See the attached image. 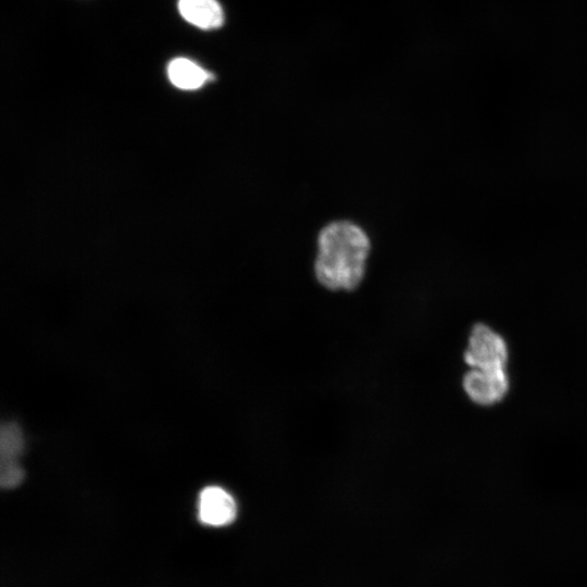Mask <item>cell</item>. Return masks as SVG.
<instances>
[{
    "instance_id": "1",
    "label": "cell",
    "mask_w": 587,
    "mask_h": 587,
    "mask_svg": "<svg viewBox=\"0 0 587 587\" xmlns=\"http://www.w3.org/2000/svg\"><path fill=\"white\" fill-rule=\"evenodd\" d=\"M315 275L332 290L354 289L363 278L370 239L358 225L337 221L326 225L317 238Z\"/></svg>"
},
{
    "instance_id": "2",
    "label": "cell",
    "mask_w": 587,
    "mask_h": 587,
    "mask_svg": "<svg viewBox=\"0 0 587 587\" xmlns=\"http://www.w3.org/2000/svg\"><path fill=\"white\" fill-rule=\"evenodd\" d=\"M463 359L472 369L502 370L507 367L509 348L498 332L484 323H477L470 332Z\"/></svg>"
},
{
    "instance_id": "3",
    "label": "cell",
    "mask_w": 587,
    "mask_h": 587,
    "mask_svg": "<svg viewBox=\"0 0 587 587\" xmlns=\"http://www.w3.org/2000/svg\"><path fill=\"white\" fill-rule=\"evenodd\" d=\"M467 398L477 405L490 407L501 402L510 390L507 369H470L462 378Z\"/></svg>"
},
{
    "instance_id": "4",
    "label": "cell",
    "mask_w": 587,
    "mask_h": 587,
    "mask_svg": "<svg viewBox=\"0 0 587 587\" xmlns=\"http://www.w3.org/2000/svg\"><path fill=\"white\" fill-rule=\"evenodd\" d=\"M237 514L234 497L220 486H208L198 498V519L202 524L221 527L230 524Z\"/></svg>"
},
{
    "instance_id": "5",
    "label": "cell",
    "mask_w": 587,
    "mask_h": 587,
    "mask_svg": "<svg viewBox=\"0 0 587 587\" xmlns=\"http://www.w3.org/2000/svg\"><path fill=\"white\" fill-rule=\"evenodd\" d=\"M178 10L187 22L202 29L217 28L224 21L216 0H179Z\"/></svg>"
},
{
    "instance_id": "6",
    "label": "cell",
    "mask_w": 587,
    "mask_h": 587,
    "mask_svg": "<svg viewBox=\"0 0 587 587\" xmlns=\"http://www.w3.org/2000/svg\"><path fill=\"white\" fill-rule=\"evenodd\" d=\"M167 74L172 84L184 90L197 89L210 78L208 72L186 58L172 60L167 67Z\"/></svg>"
},
{
    "instance_id": "7",
    "label": "cell",
    "mask_w": 587,
    "mask_h": 587,
    "mask_svg": "<svg viewBox=\"0 0 587 587\" xmlns=\"http://www.w3.org/2000/svg\"><path fill=\"white\" fill-rule=\"evenodd\" d=\"M25 449V439L20 426L8 422L0 429V461H18Z\"/></svg>"
},
{
    "instance_id": "8",
    "label": "cell",
    "mask_w": 587,
    "mask_h": 587,
    "mask_svg": "<svg viewBox=\"0 0 587 587\" xmlns=\"http://www.w3.org/2000/svg\"><path fill=\"white\" fill-rule=\"evenodd\" d=\"M25 472L18 461H0V485L2 488L17 487L24 479Z\"/></svg>"
}]
</instances>
